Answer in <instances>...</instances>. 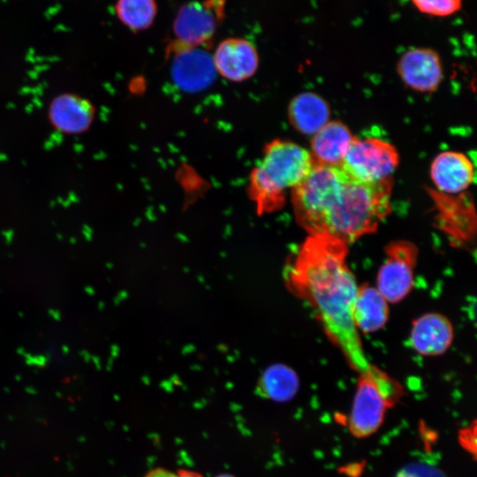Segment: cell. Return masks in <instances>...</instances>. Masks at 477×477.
Masks as SVG:
<instances>
[{
    "mask_svg": "<svg viewBox=\"0 0 477 477\" xmlns=\"http://www.w3.org/2000/svg\"><path fill=\"white\" fill-rule=\"evenodd\" d=\"M347 254V244L324 234L308 235L287 269L286 284L311 307L329 340L359 375L373 364L352 318L359 286Z\"/></svg>",
    "mask_w": 477,
    "mask_h": 477,
    "instance_id": "obj_1",
    "label": "cell"
},
{
    "mask_svg": "<svg viewBox=\"0 0 477 477\" xmlns=\"http://www.w3.org/2000/svg\"><path fill=\"white\" fill-rule=\"evenodd\" d=\"M314 162L308 150L284 140L268 143L252 170L248 194L260 215L280 208L286 190L292 189L310 171Z\"/></svg>",
    "mask_w": 477,
    "mask_h": 477,
    "instance_id": "obj_2",
    "label": "cell"
},
{
    "mask_svg": "<svg viewBox=\"0 0 477 477\" xmlns=\"http://www.w3.org/2000/svg\"><path fill=\"white\" fill-rule=\"evenodd\" d=\"M392 178L371 184L348 180L322 234L350 244L374 232L390 213Z\"/></svg>",
    "mask_w": 477,
    "mask_h": 477,
    "instance_id": "obj_3",
    "label": "cell"
},
{
    "mask_svg": "<svg viewBox=\"0 0 477 477\" xmlns=\"http://www.w3.org/2000/svg\"><path fill=\"white\" fill-rule=\"evenodd\" d=\"M348 180L339 166L314 163L291 190L295 218L308 235L322 234L325 221Z\"/></svg>",
    "mask_w": 477,
    "mask_h": 477,
    "instance_id": "obj_4",
    "label": "cell"
},
{
    "mask_svg": "<svg viewBox=\"0 0 477 477\" xmlns=\"http://www.w3.org/2000/svg\"><path fill=\"white\" fill-rule=\"evenodd\" d=\"M403 394L400 383L375 365L359 374L347 420L352 435L367 438L374 435L382 425L388 410Z\"/></svg>",
    "mask_w": 477,
    "mask_h": 477,
    "instance_id": "obj_5",
    "label": "cell"
},
{
    "mask_svg": "<svg viewBox=\"0 0 477 477\" xmlns=\"http://www.w3.org/2000/svg\"><path fill=\"white\" fill-rule=\"evenodd\" d=\"M398 163V151L390 143L353 137L339 167L350 181L371 184L392 178Z\"/></svg>",
    "mask_w": 477,
    "mask_h": 477,
    "instance_id": "obj_6",
    "label": "cell"
},
{
    "mask_svg": "<svg viewBox=\"0 0 477 477\" xmlns=\"http://www.w3.org/2000/svg\"><path fill=\"white\" fill-rule=\"evenodd\" d=\"M227 0H201L183 4L172 23L175 44L200 47L208 43L225 17Z\"/></svg>",
    "mask_w": 477,
    "mask_h": 477,
    "instance_id": "obj_7",
    "label": "cell"
},
{
    "mask_svg": "<svg viewBox=\"0 0 477 477\" xmlns=\"http://www.w3.org/2000/svg\"><path fill=\"white\" fill-rule=\"evenodd\" d=\"M418 249L405 240L394 241L385 249V260L377 274L376 289L388 302L404 299L413 287Z\"/></svg>",
    "mask_w": 477,
    "mask_h": 477,
    "instance_id": "obj_8",
    "label": "cell"
},
{
    "mask_svg": "<svg viewBox=\"0 0 477 477\" xmlns=\"http://www.w3.org/2000/svg\"><path fill=\"white\" fill-rule=\"evenodd\" d=\"M437 227L454 247L471 250L476 235V218L473 201L466 195L435 194Z\"/></svg>",
    "mask_w": 477,
    "mask_h": 477,
    "instance_id": "obj_9",
    "label": "cell"
},
{
    "mask_svg": "<svg viewBox=\"0 0 477 477\" xmlns=\"http://www.w3.org/2000/svg\"><path fill=\"white\" fill-rule=\"evenodd\" d=\"M398 72L411 88L432 92L443 80V65L439 54L430 48H413L398 59Z\"/></svg>",
    "mask_w": 477,
    "mask_h": 477,
    "instance_id": "obj_10",
    "label": "cell"
},
{
    "mask_svg": "<svg viewBox=\"0 0 477 477\" xmlns=\"http://www.w3.org/2000/svg\"><path fill=\"white\" fill-rule=\"evenodd\" d=\"M212 58L216 72L234 82L251 78L259 65L256 48L245 38L224 39L217 45Z\"/></svg>",
    "mask_w": 477,
    "mask_h": 477,
    "instance_id": "obj_11",
    "label": "cell"
},
{
    "mask_svg": "<svg viewBox=\"0 0 477 477\" xmlns=\"http://www.w3.org/2000/svg\"><path fill=\"white\" fill-rule=\"evenodd\" d=\"M48 116L52 126L66 134H79L88 130L95 117L94 105L75 94L56 96L49 106Z\"/></svg>",
    "mask_w": 477,
    "mask_h": 477,
    "instance_id": "obj_12",
    "label": "cell"
},
{
    "mask_svg": "<svg viewBox=\"0 0 477 477\" xmlns=\"http://www.w3.org/2000/svg\"><path fill=\"white\" fill-rule=\"evenodd\" d=\"M172 72L175 80L187 88L208 84L216 72L212 56L199 47L180 46L172 42Z\"/></svg>",
    "mask_w": 477,
    "mask_h": 477,
    "instance_id": "obj_13",
    "label": "cell"
},
{
    "mask_svg": "<svg viewBox=\"0 0 477 477\" xmlns=\"http://www.w3.org/2000/svg\"><path fill=\"white\" fill-rule=\"evenodd\" d=\"M453 339L450 322L440 314H426L413 323L410 341L413 348L423 356H437L445 352Z\"/></svg>",
    "mask_w": 477,
    "mask_h": 477,
    "instance_id": "obj_14",
    "label": "cell"
},
{
    "mask_svg": "<svg viewBox=\"0 0 477 477\" xmlns=\"http://www.w3.org/2000/svg\"><path fill=\"white\" fill-rule=\"evenodd\" d=\"M430 176L442 193L454 195L472 184L473 165L466 155L446 151L439 154L433 161Z\"/></svg>",
    "mask_w": 477,
    "mask_h": 477,
    "instance_id": "obj_15",
    "label": "cell"
},
{
    "mask_svg": "<svg viewBox=\"0 0 477 477\" xmlns=\"http://www.w3.org/2000/svg\"><path fill=\"white\" fill-rule=\"evenodd\" d=\"M349 128L338 121L325 124L311 141V155L314 163L339 166L353 139Z\"/></svg>",
    "mask_w": 477,
    "mask_h": 477,
    "instance_id": "obj_16",
    "label": "cell"
},
{
    "mask_svg": "<svg viewBox=\"0 0 477 477\" xmlns=\"http://www.w3.org/2000/svg\"><path fill=\"white\" fill-rule=\"evenodd\" d=\"M389 302L376 287L359 286L352 307V318L359 332L382 329L389 318Z\"/></svg>",
    "mask_w": 477,
    "mask_h": 477,
    "instance_id": "obj_17",
    "label": "cell"
},
{
    "mask_svg": "<svg viewBox=\"0 0 477 477\" xmlns=\"http://www.w3.org/2000/svg\"><path fill=\"white\" fill-rule=\"evenodd\" d=\"M292 126L305 134H314L328 123L329 110L327 102L313 93L295 96L288 108Z\"/></svg>",
    "mask_w": 477,
    "mask_h": 477,
    "instance_id": "obj_18",
    "label": "cell"
},
{
    "mask_svg": "<svg viewBox=\"0 0 477 477\" xmlns=\"http://www.w3.org/2000/svg\"><path fill=\"white\" fill-rule=\"evenodd\" d=\"M259 388L267 398L277 402L292 399L299 388L297 374L289 367L277 364L269 367L261 377Z\"/></svg>",
    "mask_w": 477,
    "mask_h": 477,
    "instance_id": "obj_19",
    "label": "cell"
},
{
    "mask_svg": "<svg viewBox=\"0 0 477 477\" xmlns=\"http://www.w3.org/2000/svg\"><path fill=\"white\" fill-rule=\"evenodd\" d=\"M155 0H117L115 12L119 21L132 32L150 27L157 15Z\"/></svg>",
    "mask_w": 477,
    "mask_h": 477,
    "instance_id": "obj_20",
    "label": "cell"
},
{
    "mask_svg": "<svg viewBox=\"0 0 477 477\" xmlns=\"http://www.w3.org/2000/svg\"><path fill=\"white\" fill-rule=\"evenodd\" d=\"M423 14L433 17H449L460 11L462 0H411Z\"/></svg>",
    "mask_w": 477,
    "mask_h": 477,
    "instance_id": "obj_21",
    "label": "cell"
},
{
    "mask_svg": "<svg viewBox=\"0 0 477 477\" xmlns=\"http://www.w3.org/2000/svg\"><path fill=\"white\" fill-rule=\"evenodd\" d=\"M396 477H446V475L436 467L423 463H415L401 469Z\"/></svg>",
    "mask_w": 477,
    "mask_h": 477,
    "instance_id": "obj_22",
    "label": "cell"
},
{
    "mask_svg": "<svg viewBox=\"0 0 477 477\" xmlns=\"http://www.w3.org/2000/svg\"><path fill=\"white\" fill-rule=\"evenodd\" d=\"M144 477H203L201 473L186 470L178 469L177 472H172L163 467H156L148 472Z\"/></svg>",
    "mask_w": 477,
    "mask_h": 477,
    "instance_id": "obj_23",
    "label": "cell"
},
{
    "mask_svg": "<svg viewBox=\"0 0 477 477\" xmlns=\"http://www.w3.org/2000/svg\"><path fill=\"white\" fill-rule=\"evenodd\" d=\"M216 477H234V476L231 475V474L223 473V474L217 475V476H216Z\"/></svg>",
    "mask_w": 477,
    "mask_h": 477,
    "instance_id": "obj_24",
    "label": "cell"
}]
</instances>
